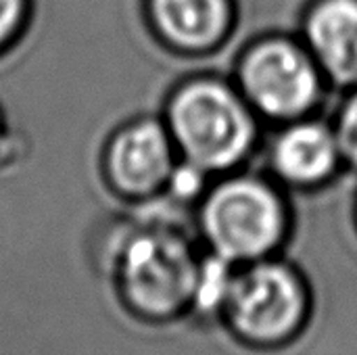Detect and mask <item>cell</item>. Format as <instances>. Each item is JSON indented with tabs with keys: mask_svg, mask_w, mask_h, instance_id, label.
I'll list each match as a JSON object with an SVG mask.
<instances>
[{
	"mask_svg": "<svg viewBox=\"0 0 357 355\" xmlns=\"http://www.w3.org/2000/svg\"><path fill=\"white\" fill-rule=\"evenodd\" d=\"M337 142L349 159L357 161V96L349 100V105L341 115Z\"/></svg>",
	"mask_w": 357,
	"mask_h": 355,
	"instance_id": "cell-10",
	"label": "cell"
},
{
	"mask_svg": "<svg viewBox=\"0 0 357 355\" xmlns=\"http://www.w3.org/2000/svg\"><path fill=\"white\" fill-rule=\"evenodd\" d=\"M21 13V0H0V42L13 31Z\"/></svg>",
	"mask_w": 357,
	"mask_h": 355,
	"instance_id": "cell-11",
	"label": "cell"
},
{
	"mask_svg": "<svg viewBox=\"0 0 357 355\" xmlns=\"http://www.w3.org/2000/svg\"><path fill=\"white\" fill-rule=\"evenodd\" d=\"M310 44L339 82H357V0H324L307 21Z\"/></svg>",
	"mask_w": 357,
	"mask_h": 355,
	"instance_id": "cell-7",
	"label": "cell"
},
{
	"mask_svg": "<svg viewBox=\"0 0 357 355\" xmlns=\"http://www.w3.org/2000/svg\"><path fill=\"white\" fill-rule=\"evenodd\" d=\"M115 184L132 195L153 192L172 172V146L153 121H140L117 136L109 153Z\"/></svg>",
	"mask_w": 357,
	"mask_h": 355,
	"instance_id": "cell-6",
	"label": "cell"
},
{
	"mask_svg": "<svg viewBox=\"0 0 357 355\" xmlns=\"http://www.w3.org/2000/svg\"><path fill=\"white\" fill-rule=\"evenodd\" d=\"M241 82L249 98L274 117L299 115L318 94V75L312 61L284 40L255 46L243 63Z\"/></svg>",
	"mask_w": 357,
	"mask_h": 355,
	"instance_id": "cell-5",
	"label": "cell"
},
{
	"mask_svg": "<svg viewBox=\"0 0 357 355\" xmlns=\"http://www.w3.org/2000/svg\"><path fill=\"white\" fill-rule=\"evenodd\" d=\"M203 232L226 262H259L284 234V211L276 195L255 180L222 184L203 207Z\"/></svg>",
	"mask_w": 357,
	"mask_h": 355,
	"instance_id": "cell-4",
	"label": "cell"
},
{
	"mask_svg": "<svg viewBox=\"0 0 357 355\" xmlns=\"http://www.w3.org/2000/svg\"><path fill=\"white\" fill-rule=\"evenodd\" d=\"M339 142L316 123H301L287 130L274 146L276 169L295 182H314L324 178L337 161Z\"/></svg>",
	"mask_w": 357,
	"mask_h": 355,
	"instance_id": "cell-8",
	"label": "cell"
},
{
	"mask_svg": "<svg viewBox=\"0 0 357 355\" xmlns=\"http://www.w3.org/2000/svg\"><path fill=\"white\" fill-rule=\"evenodd\" d=\"M161 31L182 46H207L228 23L226 0H153Z\"/></svg>",
	"mask_w": 357,
	"mask_h": 355,
	"instance_id": "cell-9",
	"label": "cell"
},
{
	"mask_svg": "<svg viewBox=\"0 0 357 355\" xmlns=\"http://www.w3.org/2000/svg\"><path fill=\"white\" fill-rule=\"evenodd\" d=\"M201 264L190 247L167 232L132 239L119 259V291L132 314L169 320L192 305Z\"/></svg>",
	"mask_w": 357,
	"mask_h": 355,
	"instance_id": "cell-2",
	"label": "cell"
},
{
	"mask_svg": "<svg viewBox=\"0 0 357 355\" xmlns=\"http://www.w3.org/2000/svg\"><path fill=\"white\" fill-rule=\"evenodd\" d=\"M310 299L295 270L276 262H251L232 276L222 316L232 335L251 347L287 345L303 328Z\"/></svg>",
	"mask_w": 357,
	"mask_h": 355,
	"instance_id": "cell-1",
	"label": "cell"
},
{
	"mask_svg": "<svg viewBox=\"0 0 357 355\" xmlns=\"http://www.w3.org/2000/svg\"><path fill=\"white\" fill-rule=\"evenodd\" d=\"M169 123L184 155L201 169L236 163L253 138L247 109L215 82H197L180 90L169 107Z\"/></svg>",
	"mask_w": 357,
	"mask_h": 355,
	"instance_id": "cell-3",
	"label": "cell"
}]
</instances>
